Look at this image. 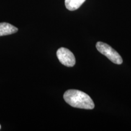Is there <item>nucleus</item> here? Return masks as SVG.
Returning a JSON list of instances; mask_svg holds the SVG:
<instances>
[{
    "label": "nucleus",
    "instance_id": "nucleus-1",
    "mask_svg": "<svg viewBox=\"0 0 131 131\" xmlns=\"http://www.w3.org/2000/svg\"><path fill=\"white\" fill-rule=\"evenodd\" d=\"M63 98L66 102L73 107L93 109L95 107L94 101L90 96L78 90H68L64 93Z\"/></svg>",
    "mask_w": 131,
    "mask_h": 131
},
{
    "label": "nucleus",
    "instance_id": "nucleus-2",
    "mask_svg": "<svg viewBox=\"0 0 131 131\" xmlns=\"http://www.w3.org/2000/svg\"><path fill=\"white\" fill-rule=\"evenodd\" d=\"M96 47L101 53L109 58L114 63L117 64H121L123 63L122 57L110 46L104 42L99 41L96 43Z\"/></svg>",
    "mask_w": 131,
    "mask_h": 131
},
{
    "label": "nucleus",
    "instance_id": "nucleus-3",
    "mask_svg": "<svg viewBox=\"0 0 131 131\" xmlns=\"http://www.w3.org/2000/svg\"><path fill=\"white\" fill-rule=\"evenodd\" d=\"M57 55L62 64L68 67H73L75 64V58L72 52L64 47H61L57 50Z\"/></svg>",
    "mask_w": 131,
    "mask_h": 131
},
{
    "label": "nucleus",
    "instance_id": "nucleus-4",
    "mask_svg": "<svg viewBox=\"0 0 131 131\" xmlns=\"http://www.w3.org/2000/svg\"><path fill=\"white\" fill-rule=\"evenodd\" d=\"M18 29L12 24L7 23H0V37L1 36L9 35L17 32Z\"/></svg>",
    "mask_w": 131,
    "mask_h": 131
},
{
    "label": "nucleus",
    "instance_id": "nucleus-5",
    "mask_svg": "<svg viewBox=\"0 0 131 131\" xmlns=\"http://www.w3.org/2000/svg\"><path fill=\"white\" fill-rule=\"evenodd\" d=\"M86 0H65L66 7L69 10L73 11L78 9Z\"/></svg>",
    "mask_w": 131,
    "mask_h": 131
},
{
    "label": "nucleus",
    "instance_id": "nucleus-6",
    "mask_svg": "<svg viewBox=\"0 0 131 131\" xmlns=\"http://www.w3.org/2000/svg\"><path fill=\"white\" fill-rule=\"evenodd\" d=\"M0 129H1V125H0Z\"/></svg>",
    "mask_w": 131,
    "mask_h": 131
}]
</instances>
